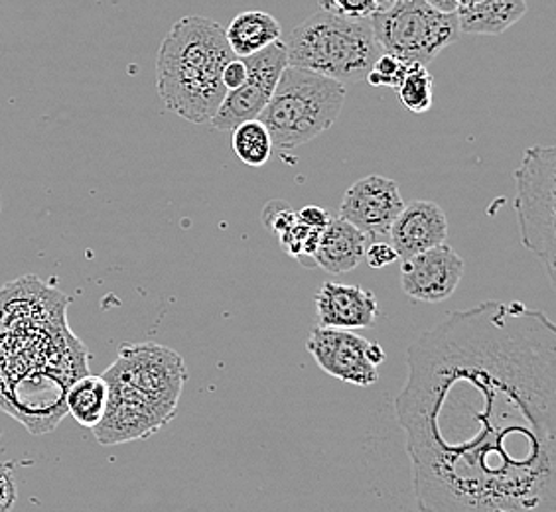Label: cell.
<instances>
[{
    "label": "cell",
    "instance_id": "1",
    "mask_svg": "<svg viewBox=\"0 0 556 512\" xmlns=\"http://www.w3.org/2000/svg\"><path fill=\"white\" fill-rule=\"evenodd\" d=\"M395 398L418 512H556V325L521 302L450 311Z\"/></svg>",
    "mask_w": 556,
    "mask_h": 512
},
{
    "label": "cell",
    "instance_id": "2",
    "mask_svg": "<svg viewBox=\"0 0 556 512\" xmlns=\"http://www.w3.org/2000/svg\"><path fill=\"white\" fill-rule=\"evenodd\" d=\"M233 57L224 26L204 16L180 18L156 57V89L164 108L193 125L210 123L227 93L222 74Z\"/></svg>",
    "mask_w": 556,
    "mask_h": 512
},
{
    "label": "cell",
    "instance_id": "3",
    "mask_svg": "<svg viewBox=\"0 0 556 512\" xmlns=\"http://www.w3.org/2000/svg\"><path fill=\"white\" fill-rule=\"evenodd\" d=\"M287 62L340 84H359L383 52L369 21L318 11L289 34Z\"/></svg>",
    "mask_w": 556,
    "mask_h": 512
},
{
    "label": "cell",
    "instance_id": "4",
    "mask_svg": "<svg viewBox=\"0 0 556 512\" xmlns=\"http://www.w3.org/2000/svg\"><path fill=\"white\" fill-rule=\"evenodd\" d=\"M345 95L340 81L287 65L258 120L267 127L275 149H299L333 127Z\"/></svg>",
    "mask_w": 556,
    "mask_h": 512
},
{
    "label": "cell",
    "instance_id": "5",
    "mask_svg": "<svg viewBox=\"0 0 556 512\" xmlns=\"http://www.w3.org/2000/svg\"><path fill=\"white\" fill-rule=\"evenodd\" d=\"M556 149L531 146L515 170V214L521 243L543 263L551 286H556Z\"/></svg>",
    "mask_w": 556,
    "mask_h": 512
},
{
    "label": "cell",
    "instance_id": "6",
    "mask_svg": "<svg viewBox=\"0 0 556 512\" xmlns=\"http://www.w3.org/2000/svg\"><path fill=\"white\" fill-rule=\"evenodd\" d=\"M369 22L381 50L407 64L428 65L460 38L458 14L437 11L425 0H395Z\"/></svg>",
    "mask_w": 556,
    "mask_h": 512
},
{
    "label": "cell",
    "instance_id": "7",
    "mask_svg": "<svg viewBox=\"0 0 556 512\" xmlns=\"http://www.w3.org/2000/svg\"><path fill=\"white\" fill-rule=\"evenodd\" d=\"M103 374L135 386L170 420L178 414L188 369L182 355L170 347L152 342L123 343L115 363Z\"/></svg>",
    "mask_w": 556,
    "mask_h": 512
},
{
    "label": "cell",
    "instance_id": "8",
    "mask_svg": "<svg viewBox=\"0 0 556 512\" xmlns=\"http://www.w3.org/2000/svg\"><path fill=\"white\" fill-rule=\"evenodd\" d=\"M306 349L324 373L342 383L371 386L379 381L377 367L386 363L387 353L379 343L367 342L353 330L314 328Z\"/></svg>",
    "mask_w": 556,
    "mask_h": 512
},
{
    "label": "cell",
    "instance_id": "9",
    "mask_svg": "<svg viewBox=\"0 0 556 512\" xmlns=\"http://www.w3.org/2000/svg\"><path fill=\"white\" fill-rule=\"evenodd\" d=\"M243 62L247 65L245 84L236 91L225 93L222 105L210 120V127L219 132H229L245 120L258 118L275 93L285 67L289 65L282 40L270 43L257 54L243 57Z\"/></svg>",
    "mask_w": 556,
    "mask_h": 512
},
{
    "label": "cell",
    "instance_id": "10",
    "mask_svg": "<svg viewBox=\"0 0 556 512\" xmlns=\"http://www.w3.org/2000/svg\"><path fill=\"white\" fill-rule=\"evenodd\" d=\"M101 376L108 383V406L99 424L91 427L101 446H118L152 438L162 427L170 424V418L135 386L115 376Z\"/></svg>",
    "mask_w": 556,
    "mask_h": 512
},
{
    "label": "cell",
    "instance_id": "11",
    "mask_svg": "<svg viewBox=\"0 0 556 512\" xmlns=\"http://www.w3.org/2000/svg\"><path fill=\"white\" fill-rule=\"evenodd\" d=\"M405 207L399 185L389 178L371 174L350 185L343 195L340 217L359 229L371 241L389 239L391 225Z\"/></svg>",
    "mask_w": 556,
    "mask_h": 512
},
{
    "label": "cell",
    "instance_id": "12",
    "mask_svg": "<svg viewBox=\"0 0 556 512\" xmlns=\"http://www.w3.org/2000/svg\"><path fill=\"white\" fill-rule=\"evenodd\" d=\"M464 260L452 246L428 248L403 260L401 286L408 298L425 304H440L460 286Z\"/></svg>",
    "mask_w": 556,
    "mask_h": 512
},
{
    "label": "cell",
    "instance_id": "13",
    "mask_svg": "<svg viewBox=\"0 0 556 512\" xmlns=\"http://www.w3.org/2000/svg\"><path fill=\"white\" fill-rule=\"evenodd\" d=\"M314 302L320 328L365 330L374 325L379 313L374 292L343 282H324Z\"/></svg>",
    "mask_w": 556,
    "mask_h": 512
},
{
    "label": "cell",
    "instance_id": "14",
    "mask_svg": "<svg viewBox=\"0 0 556 512\" xmlns=\"http://www.w3.org/2000/svg\"><path fill=\"white\" fill-rule=\"evenodd\" d=\"M446 236L448 219L442 207L425 200L405 205L389 231L391 246L403 260L446 243Z\"/></svg>",
    "mask_w": 556,
    "mask_h": 512
},
{
    "label": "cell",
    "instance_id": "15",
    "mask_svg": "<svg viewBox=\"0 0 556 512\" xmlns=\"http://www.w3.org/2000/svg\"><path fill=\"white\" fill-rule=\"evenodd\" d=\"M367 248V236L342 217L324 227L314 253L316 267L328 274H345L359 267Z\"/></svg>",
    "mask_w": 556,
    "mask_h": 512
},
{
    "label": "cell",
    "instance_id": "16",
    "mask_svg": "<svg viewBox=\"0 0 556 512\" xmlns=\"http://www.w3.org/2000/svg\"><path fill=\"white\" fill-rule=\"evenodd\" d=\"M225 38L237 57H249L282 38L280 22L263 11H245L237 14L225 28Z\"/></svg>",
    "mask_w": 556,
    "mask_h": 512
},
{
    "label": "cell",
    "instance_id": "17",
    "mask_svg": "<svg viewBox=\"0 0 556 512\" xmlns=\"http://www.w3.org/2000/svg\"><path fill=\"white\" fill-rule=\"evenodd\" d=\"M460 33L470 36H500L527 14L525 0H483L470 11L456 12Z\"/></svg>",
    "mask_w": 556,
    "mask_h": 512
},
{
    "label": "cell",
    "instance_id": "18",
    "mask_svg": "<svg viewBox=\"0 0 556 512\" xmlns=\"http://www.w3.org/2000/svg\"><path fill=\"white\" fill-rule=\"evenodd\" d=\"M109 388L103 376L81 374L65 391V410L84 427H96L108 406Z\"/></svg>",
    "mask_w": 556,
    "mask_h": 512
},
{
    "label": "cell",
    "instance_id": "19",
    "mask_svg": "<svg viewBox=\"0 0 556 512\" xmlns=\"http://www.w3.org/2000/svg\"><path fill=\"white\" fill-rule=\"evenodd\" d=\"M233 150L243 164L261 168L270 161L275 146L267 127L258 118H253L233 128Z\"/></svg>",
    "mask_w": 556,
    "mask_h": 512
},
{
    "label": "cell",
    "instance_id": "20",
    "mask_svg": "<svg viewBox=\"0 0 556 512\" xmlns=\"http://www.w3.org/2000/svg\"><path fill=\"white\" fill-rule=\"evenodd\" d=\"M432 84L434 77L428 72L427 65L407 64L401 84L395 87L399 101L413 113H427L432 108Z\"/></svg>",
    "mask_w": 556,
    "mask_h": 512
},
{
    "label": "cell",
    "instance_id": "21",
    "mask_svg": "<svg viewBox=\"0 0 556 512\" xmlns=\"http://www.w3.org/2000/svg\"><path fill=\"white\" fill-rule=\"evenodd\" d=\"M393 2L395 0H318L320 11L350 21H371L377 14L391 9Z\"/></svg>",
    "mask_w": 556,
    "mask_h": 512
},
{
    "label": "cell",
    "instance_id": "22",
    "mask_svg": "<svg viewBox=\"0 0 556 512\" xmlns=\"http://www.w3.org/2000/svg\"><path fill=\"white\" fill-rule=\"evenodd\" d=\"M405 69H407V62L399 60L395 55L381 52L371 65V69L365 75V81L369 86L395 89L401 84Z\"/></svg>",
    "mask_w": 556,
    "mask_h": 512
},
{
    "label": "cell",
    "instance_id": "23",
    "mask_svg": "<svg viewBox=\"0 0 556 512\" xmlns=\"http://www.w3.org/2000/svg\"><path fill=\"white\" fill-rule=\"evenodd\" d=\"M18 499L11 463H0V512H9Z\"/></svg>",
    "mask_w": 556,
    "mask_h": 512
},
{
    "label": "cell",
    "instance_id": "24",
    "mask_svg": "<svg viewBox=\"0 0 556 512\" xmlns=\"http://www.w3.org/2000/svg\"><path fill=\"white\" fill-rule=\"evenodd\" d=\"M365 260L371 268H386L389 265H393L399 260V255L395 253V248L391 246V243L386 241H374L371 245L365 248Z\"/></svg>",
    "mask_w": 556,
    "mask_h": 512
},
{
    "label": "cell",
    "instance_id": "25",
    "mask_svg": "<svg viewBox=\"0 0 556 512\" xmlns=\"http://www.w3.org/2000/svg\"><path fill=\"white\" fill-rule=\"evenodd\" d=\"M247 65L243 57H233L229 64L225 65L224 74H222V84L225 91H236L245 84Z\"/></svg>",
    "mask_w": 556,
    "mask_h": 512
},
{
    "label": "cell",
    "instance_id": "26",
    "mask_svg": "<svg viewBox=\"0 0 556 512\" xmlns=\"http://www.w3.org/2000/svg\"><path fill=\"white\" fill-rule=\"evenodd\" d=\"M296 217H299L300 223H304L306 227H311V229H318V231H321L332 219L330 214L326 209L318 207V205H306L304 209H300Z\"/></svg>",
    "mask_w": 556,
    "mask_h": 512
},
{
    "label": "cell",
    "instance_id": "27",
    "mask_svg": "<svg viewBox=\"0 0 556 512\" xmlns=\"http://www.w3.org/2000/svg\"><path fill=\"white\" fill-rule=\"evenodd\" d=\"M425 2L440 12H456V0H425Z\"/></svg>",
    "mask_w": 556,
    "mask_h": 512
},
{
    "label": "cell",
    "instance_id": "28",
    "mask_svg": "<svg viewBox=\"0 0 556 512\" xmlns=\"http://www.w3.org/2000/svg\"><path fill=\"white\" fill-rule=\"evenodd\" d=\"M483 0H456V12L470 11L473 7H478Z\"/></svg>",
    "mask_w": 556,
    "mask_h": 512
}]
</instances>
